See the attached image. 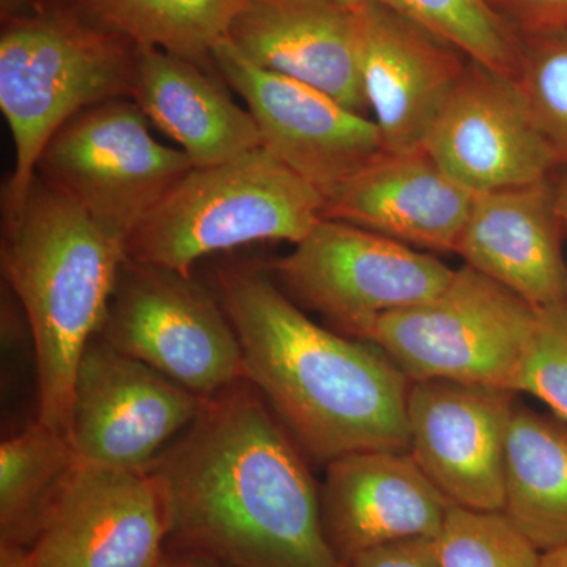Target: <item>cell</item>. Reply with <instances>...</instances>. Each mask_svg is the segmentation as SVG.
Masks as SVG:
<instances>
[{
  "mask_svg": "<svg viewBox=\"0 0 567 567\" xmlns=\"http://www.w3.org/2000/svg\"><path fill=\"white\" fill-rule=\"evenodd\" d=\"M148 472L177 551L227 567H344L301 447L246 377L205 399Z\"/></svg>",
  "mask_w": 567,
  "mask_h": 567,
  "instance_id": "cell-1",
  "label": "cell"
},
{
  "mask_svg": "<svg viewBox=\"0 0 567 567\" xmlns=\"http://www.w3.org/2000/svg\"><path fill=\"white\" fill-rule=\"evenodd\" d=\"M215 290L244 350L245 377L316 461L409 451L410 380L374 342L327 330L265 268L227 265Z\"/></svg>",
  "mask_w": 567,
  "mask_h": 567,
  "instance_id": "cell-2",
  "label": "cell"
},
{
  "mask_svg": "<svg viewBox=\"0 0 567 567\" xmlns=\"http://www.w3.org/2000/svg\"><path fill=\"white\" fill-rule=\"evenodd\" d=\"M0 257L31 328L37 420L71 439L78 368L106 316L125 244L37 175L20 215L3 221Z\"/></svg>",
  "mask_w": 567,
  "mask_h": 567,
  "instance_id": "cell-3",
  "label": "cell"
},
{
  "mask_svg": "<svg viewBox=\"0 0 567 567\" xmlns=\"http://www.w3.org/2000/svg\"><path fill=\"white\" fill-rule=\"evenodd\" d=\"M137 47L104 28L78 0H43L3 22L0 110L14 144L3 221L24 207L48 142L95 104L132 99Z\"/></svg>",
  "mask_w": 567,
  "mask_h": 567,
  "instance_id": "cell-4",
  "label": "cell"
},
{
  "mask_svg": "<svg viewBox=\"0 0 567 567\" xmlns=\"http://www.w3.org/2000/svg\"><path fill=\"white\" fill-rule=\"evenodd\" d=\"M315 186L265 148L193 167L125 241L126 259L185 276L210 254L256 241L300 244L323 218Z\"/></svg>",
  "mask_w": 567,
  "mask_h": 567,
  "instance_id": "cell-5",
  "label": "cell"
},
{
  "mask_svg": "<svg viewBox=\"0 0 567 567\" xmlns=\"http://www.w3.org/2000/svg\"><path fill=\"white\" fill-rule=\"evenodd\" d=\"M535 323L527 301L464 265L442 292L379 317L360 339L379 346L410 383L454 380L516 393Z\"/></svg>",
  "mask_w": 567,
  "mask_h": 567,
  "instance_id": "cell-6",
  "label": "cell"
},
{
  "mask_svg": "<svg viewBox=\"0 0 567 567\" xmlns=\"http://www.w3.org/2000/svg\"><path fill=\"white\" fill-rule=\"evenodd\" d=\"M148 125L132 99L87 107L51 137L37 175L125 244L194 167Z\"/></svg>",
  "mask_w": 567,
  "mask_h": 567,
  "instance_id": "cell-7",
  "label": "cell"
},
{
  "mask_svg": "<svg viewBox=\"0 0 567 567\" xmlns=\"http://www.w3.org/2000/svg\"><path fill=\"white\" fill-rule=\"evenodd\" d=\"M96 334L203 398L245 379L233 322L215 290L192 275L125 257Z\"/></svg>",
  "mask_w": 567,
  "mask_h": 567,
  "instance_id": "cell-8",
  "label": "cell"
},
{
  "mask_svg": "<svg viewBox=\"0 0 567 567\" xmlns=\"http://www.w3.org/2000/svg\"><path fill=\"white\" fill-rule=\"evenodd\" d=\"M265 270L295 305L357 339L379 317L442 292L456 271L432 254L324 218Z\"/></svg>",
  "mask_w": 567,
  "mask_h": 567,
  "instance_id": "cell-9",
  "label": "cell"
},
{
  "mask_svg": "<svg viewBox=\"0 0 567 567\" xmlns=\"http://www.w3.org/2000/svg\"><path fill=\"white\" fill-rule=\"evenodd\" d=\"M213 63L248 104L262 148L323 199L385 152L382 133L368 115L305 82L260 69L229 39L213 50Z\"/></svg>",
  "mask_w": 567,
  "mask_h": 567,
  "instance_id": "cell-10",
  "label": "cell"
},
{
  "mask_svg": "<svg viewBox=\"0 0 567 567\" xmlns=\"http://www.w3.org/2000/svg\"><path fill=\"white\" fill-rule=\"evenodd\" d=\"M205 399L95 334L78 368L71 443L82 462L142 472L189 427Z\"/></svg>",
  "mask_w": 567,
  "mask_h": 567,
  "instance_id": "cell-11",
  "label": "cell"
},
{
  "mask_svg": "<svg viewBox=\"0 0 567 567\" xmlns=\"http://www.w3.org/2000/svg\"><path fill=\"white\" fill-rule=\"evenodd\" d=\"M166 546V513L152 473L80 458L29 551L35 567H159Z\"/></svg>",
  "mask_w": 567,
  "mask_h": 567,
  "instance_id": "cell-12",
  "label": "cell"
},
{
  "mask_svg": "<svg viewBox=\"0 0 567 567\" xmlns=\"http://www.w3.org/2000/svg\"><path fill=\"white\" fill-rule=\"evenodd\" d=\"M514 391L424 380L410 385L409 451L451 505L505 509L506 447Z\"/></svg>",
  "mask_w": 567,
  "mask_h": 567,
  "instance_id": "cell-13",
  "label": "cell"
},
{
  "mask_svg": "<svg viewBox=\"0 0 567 567\" xmlns=\"http://www.w3.org/2000/svg\"><path fill=\"white\" fill-rule=\"evenodd\" d=\"M423 148L473 193L554 177V153L537 132L516 82L468 61Z\"/></svg>",
  "mask_w": 567,
  "mask_h": 567,
  "instance_id": "cell-14",
  "label": "cell"
},
{
  "mask_svg": "<svg viewBox=\"0 0 567 567\" xmlns=\"http://www.w3.org/2000/svg\"><path fill=\"white\" fill-rule=\"evenodd\" d=\"M357 22L361 82L385 151H420L470 59L377 0L357 7Z\"/></svg>",
  "mask_w": 567,
  "mask_h": 567,
  "instance_id": "cell-15",
  "label": "cell"
},
{
  "mask_svg": "<svg viewBox=\"0 0 567 567\" xmlns=\"http://www.w3.org/2000/svg\"><path fill=\"white\" fill-rule=\"evenodd\" d=\"M450 506L410 451H360L334 458L320 488L324 535L342 565L395 540L436 539Z\"/></svg>",
  "mask_w": 567,
  "mask_h": 567,
  "instance_id": "cell-16",
  "label": "cell"
},
{
  "mask_svg": "<svg viewBox=\"0 0 567 567\" xmlns=\"http://www.w3.org/2000/svg\"><path fill=\"white\" fill-rule=\"evenodd\" d=\"M565 235L554 175L476 193L456 254L537 311L567 301Z\"/></svg>",
  "mask_w": 567,
  "mask_h": 567,
  "instance_id": "cell-17",
  "label": "cell"
},
{
  "mask_svg": "<svg viewBox=\"0 0 567 567\" xmlns=\"http://www.w3.org/2000/svg\"><path fill=\"white\" fill-rule=\"evenodd\" d=\"M227 39L260 69L319 89L358 114L369 111L358 66L357 7L248 0Z\"/></svg>",
  "mask_w": 567,
  "mask_h": 567,
  "instance_id": "cell-18",
  "label": "cell"
},
{
  "mask_svg": "<svg viewBox=\"0 0 567 567\" xmlns=\"http://www.w3.org/2000/svg\"><path fill=\"white\" fill-rule=\"evenodd\" d=\"M475 197L424 148L385 151L324 199L323 218L399 244L456 252Z\"/></svg>",
  "mask_w": 567,
  "mask_h": 567,
  "instance_id": "cell-19",
  "label": "cell"
},
{
  "mask_svg": "<svg viewBox=\"0 0 567 567\" xmlns=\"http://www.w3.org/2000/svg\"><path fill=\"white\" fill-rule=\"evenodd\" d=\"M227 87L218 71L137 47L132 100L148 122L181 145L194 167L215 166L262 147L251 112L238 106Z\"/></svg>",
  "mask_w": 567,
  "mask_h": 567,
  "instance_id": "cell-20",
  "label": "cell"
},
{
  "mask_svg": "<svg viewBox=\"0 0 567 567\" xmlns=\"http://www.w3.org/2000/svg\"><path fill=\"white\" fill-rule=\"evenodd\" d=\"M503 513L540 551L567 544V423L554 413L516 404Z\"/></svg>",
  "mask_w": 567,
  "mask_h": 567,
  "instance_id": "cell-21",
  "label": "cell"
},
{
  "mask_svg": "<svg viewBox=\"0 0 567 567\" xmlns=\"http://www.w3.org/2000/svg\"><path fill=\"white\" fill-rule=\"evenodd\" d=\"M248 0H78L85 13L140 48H156L216 71L213 50Z\"/></svg>",
  "mask_w": 567,
  "mask_h": 567,
  "instance_id": "cell-22",
  "label": "cell"
},
{
  "mask_svg": "<svg viewBox=\"0 0 567 567\" xmlns=\"http://www.w3.org/2000/svg\"><path fill=\"white\" fill-rule=\"evenodd\" d=\"M80 462L70 436L35 423L0 446V544L31 547L41 520Z\"/></svg>",
  "mask_w": 567,
  "mask_h": 567,
  "instance_id": "cell-23",
  "label": "cell"
},
{
  "mask_svg": "<svg viewBox=\"0 0 567 567\" xmlns=\"http://www.w3.org/2000/svg\"><path fill=\"white\" fill-rule=\"evenodd\" d=\"M391 9L423 25L470 61L514 80L520 63V37L487 0H385Z\"/></svg>",
  "mask_w": 567,
  "mask_h": 567,
  "instance_id": "cell-24",
  "label": "cell"
},
{
  "mask_svg": "<svg viewBox=\"0 0 567 567\" xmlns=\"http://www.w3.org/2000/svg\"><path fill=\"white\" fill-rule=\"evenodd\" d=\"M443 567H539V550L503 511L451 505L436 537Z\"/></svg>",
  "mask_w": 567,
  "mask_h": 567,
  "instance_id": "cell-25",
  "label": "cell"
},
{
  "mask_svg": "<svg viewBox=\"0 0 567 567\" xmlns=\"http://www.w3.org/2000/svg\"><path fill=\"white\" fill-rule=\"evenodd\" d=\"M514 82L537 132L567 173V35L520 37Z\"/></svg>",
  "mask_w": 567,
  "mask_h": 567,
  "instance_id": "cell-26",
  "label": "cell"
},
{
  "mask_svg": "<svg viewBox=\"0 0 567 567\" xmlns=\"http://www.w3.org/2000/svg\"><path fill=\"white\" fill-rule=\"evenodd\" d=\"M516 393L535 395L567 423V301L537 309Z\"/></svg>",
  "mask_w": 567,
  "mask_h": 567,
  "instance_id": "cell-27",
  "label": "cell"
},
{
  "mask_svg": "<svg viewBox=\"0 0 567 567\" xmlns=\"http://www.w3.org/2000/svg\"><path fill=\"white\" fill-rule=\"evenodd\" d=\"M518 37L567 35V0H487Z\"/></svg>",
  "mask_w": 567,
  "mask_h": 567,
  "instance_id": "cell-28",
  "label": "cell"
},
{
  "mask_svg": "<svg viewBox=\"0 0 567 567\" xmlns=\"http://www.w3.org/2000/svg\"><path fill=\"white\" fill-rule=\"evenodd\" d=\"M344 567H443V563L436 539L412 537L365 550Z\"/></svg>",
  "mask_w": 567,
  "mask_h": 567,
  "instance_id": "cell-29",
  "label": "cell"
},
{
  "mask_svg": "<svg viewBox=\"0 0 567 567\" xmlns=\"http://www.w3.org/2000/svg\"><path fill=\"white\" fill-rule=\"evenodd\" d=\"M0 567H35L28 547L0 544Z\"/></svg>",
  "mask_w": 567,
  "mask_h": 567,
  "instance_id": "cell-30",
  "label": "cell"
},
{
  "mask_svg": "<svg viewBox=\"0 0 567 567\" xmlns=\"http://www.w3.org/2000/svg\"><path fill=\"white\" fill-rule=\"evenodd\" d=\"M159 567H227L213 561V559L199 557V555L185 554L177 551L174 555H164Z\"/></svg>",
  "mask_w": 567,
  "mask_h": 567,
  "instance_id": "cell-31",
  "label": "cell"
},
{
  "mask_svg": "<svg viewBox=\"0 0 567 567\" xmlns=\"http://www.w3.org/2000/svg\"><path fill=\"white\" fill-rule=\"evenodd\" d=\"M40 2H43V0H0V17H2V22L9 21L11 18L31 10L32 7H35L37 3Z\"/></svg>",
  "mask_w": 567,
  "mask_h": 567,
  "instance_id": "cell-32",
  "label": "cell"
},
{
  "mask_svg": "<svg viewBox=\"0 0 567 567\" xmlns=\"http://www.w3.org/2000/svg\"><path fill=\"white\" fill-rule=\"evenodd\" d=\"M539 567H567V544L543 551Z\"/></svg>",
  "mask_w": 567,
  "mask_h": 567,
  "instance_id": "cell-33",
  "label": "cell"
},
{
  "mask_svg": "<svg viewBox=\"0 0 567 567\" xmlns=\"http://www.w3.org/2000/svg\"><path fill=\"white\" fill-rule=\"evenodd\" d=\"M555 186H557V199L559 216L563 219V226H565L567 235V173L563 171L558 177H555Z\"/></svg>",
  "mask_w": 567,
  "mask_h": 567,
  "instance_id": "cell-34",
  "label": "cell"
},
{
  "mask_svg": "<svg viewBox=\"0 0 567 567\" xmlns=\"http://www.w3.org/2000/svg\"><path fill=\"white\" fill-rule=\"evenodd\" d=\"M341 2L347 3V6L358 7L364 2H371V0H341ZM377 2L385 3V0H377Z\"/></svg>",
  "mask_w": 567,
  "mask_h": 567,
  "instance_id": "cell-35",
  "label": "cell"
}]
</instances>
